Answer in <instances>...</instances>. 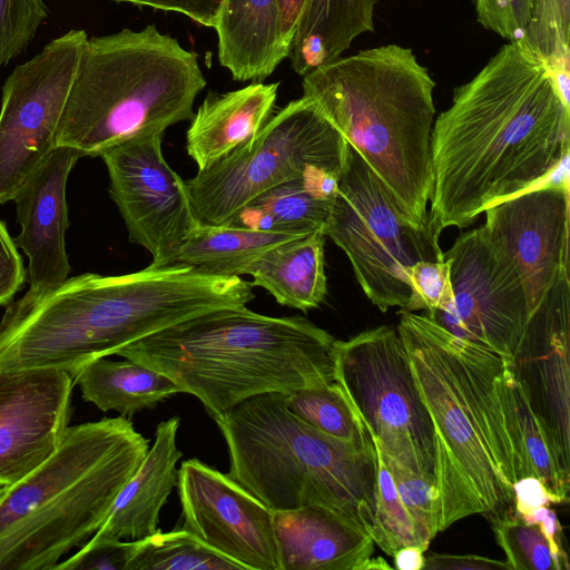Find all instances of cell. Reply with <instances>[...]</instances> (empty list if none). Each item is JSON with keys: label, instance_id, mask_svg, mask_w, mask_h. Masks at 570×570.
Listing matches in <instances>:
<instances>
[{"label": "cell", "instance_id": "9c48e42d", "mask_svg": "<svg viewBox=\"0 0 570 570\" xmlns=\"http://www.w3.org/2000/svg\"><path fill=\"white\" fill-rule=\"evenodd\" d=\"M347 141L307 97L288 102L261 130L186 180L204 225H227L248 203L283 183L338 178Z\"/></svg>", "mask_w": 570, "mask_h": 570}, {"label": "cell", "instance_id": "74e56055", "mask_svg": "<svg viewBox=\"0 0 570 570\" xmlns=\"http://www.w3.org/2000/svg\"><path fill=\"white\" fill-rule=\"evenodd\" d=\"M135 541L92 537L53 570H127Z\"/></svg>", "mask_w": 570, "mask_h": 570}, {"label": "cell", "instance_id": "4316f807", "mask_svg": "<svg viewBox=\"0 0 570 570\" xmlns=\"http://www.w3.org/2000/svg\"><path fill=\"white\" fill-rule=\"evenodd\" d=\"M498 390L507 429L518 456L519 479L533 475L542 481L559 504L568 502L570 472L558 460L524 387L511 370L509 360L501 371Z\"/></svg>", "mask_w": 570, "mask_h": 570}, {"label": "cell", "instance_id": "60d3db41", "mask_svg": "<svg viewBox=\"0 0 570 570\" xmlns=\"http://www.w3.org/2000/svg\"><path fill=\"white\" fill-rule=\"evenodd\" d=\"M513 505L515 513L523 515L541 507L559 504L547 487L538 478L527 475L518 479L513 485Z\"/></svg>", "mask_w": 570, "mask_h": 570}, {"label": "cell", "instance_id": "8fae6325", "mask_svg": "<svg viewBox=\"0 0 570 570\" xmlns=\"http://www.w3.org/2000/svg\"><path fill=\"white\" fill-rule=\"evenodd\" d=\"M335 381L386 455L434 479L433 425L396 328L382 325L336 340Z\"/></svg>", "mask_w": 570, "mask_h": 570}, {"label": "cell", "instance_id": "3957f363", "mask_svg": "<svg viewBox=\"0 0 570 570\" xmlns=\"http://www.w3.org/2000/svg\"><path fill=\"white\" fill-rule=\"evenodd\" d=\"M399 315L396 330L433 425L438 533L473 514H503L519 479L498 390L507 360L454 337L425 313Z\"/></svg>", "mask_w": 570, "mask_h": 570}, {"label": "cell", "instance_id": "d6986e66", "mask_svg": "<svg viewBox=\"0 0 570 570\" xmlns=\"http://www.w3.org/2000/svg\"><path fill=\"white\" fill-rule=\"evenodd\" d=\"M80 157L73 148L56 147L13 198L21 227L13 240L28 257L29 291L51 288L67 279L71 271L65 242L66 188Z\"/></svg>", "mask_w": 570, "mask_h": 570}, {"label": "cell", "instance_id": "9a60e30c", "mask_svg": "<svg viewBox=\"0 0 570 570\" xmlns=\"http://www.w3.org/2000/svg\"><path fill=\"white\" fill-rule=\"evenodd\" d=\"M177 489L183 529L244 570H279L273 511L228 474L189 459Z\"/></svg>", "mask_w": 570, "mask_h": 570}, {"label": "cell", "instance_id": "52a82bcc", "mask_svg": "<svg viewBox=\"0 0 570 570\" xmlns=\"http://www.w3.org/2000/svg\"><path fill=\"white\" fill-rule=\"evenodd\" d=\"M287 395L259 394L213 417L228 448L227 474L272 511L322 505L370 534L377 497L374 444L315 429L291 412Z\"/></svg>", "mask_w": 570, "mask_h": 570}, {"label": "cell", "instance_id": "1f68e13d", "mask_svg": "<svg viewBox=\"0 0 570 570\" xmlns=\"http://www.w3.org/2000/svg\"><path fill=\"white\" fill-rule=\"evenodd\" d=\"M491 523L512 570H569L568 556L551 544L539 524L524 521L512 508Z\"/></svg>", "mask_w": 570, "mask_h": 570}, {"label": "cell", "instance_id": "d590c367", "mask_svg": "<svg viewBox=\"0 0 570 570\" xmlns=\"http://www.w3.org/2000/svg\"><path fill=\"white\" fill-rule=\"evenodd\" d=\"M47 16L42 0H0V67L28 46Z\"/></svg>", "mask_w": 570, "mask_h": 570}, {"label": "cell", "instance_id": "44dd1931", "mask_svg": "<svg viewBox=\"0 0 570 570\" xmlns=\"http://www.w3.org/2000/svg\"><path fill=\"white\" fill-rule=\"evenodd\" d=\"M179 423L177 416L158 423L154 444L92 537L135 541L158 531L159 512L177 487L176 464L183 456L176 444Z\"/></svg>", "mask_w": 570, "mask_h": 570}, {"label": "cell", "instance_id": "5bb4252c", "mask_svg": "<svg viewBox=\"0 0 570 570\" xmlns=\"http://www.w3.org/2000/svg\"><path fill=\"white\" fill-rule=\"evenodd\" d=\"M161 137H136L99 155L129 240L148 250L155 266L174 264L180 246L199 225L185 180L163 156Z\"/></svg>", "mask_w": 570, "mask_h": 570}, {"label": "cell", "instance_id": "277c9868", "mask_svg": "<svg viewBox=\"0 0 570 570\" xmlns=\"http://www.w3.org/2000/svg\"><path fill=\"white\" fill-rule=\"evenodd\" d=\"M335 353L336 340L304 317L240 306L178 322L116 355L167 375L215 417L259 394L334 382Z\"/></svg>", "mask_w": 570, "mask_h": 570}, {"label": "cell", "instance_id": "83f0119b", "mask_svg": "<svg viewBox=\"0 0 570 570\" xmlns=\"http://www.w3.org/2000/svg\"><path fill=\"white\" fill-rule=\"evenodd\" d=\"M73 381L85 401L104 412L116 411L125 417L181 393L167 375L127 358H98L83 367Z\"/></svg>", "mask_w": 570, "mask_h": 570}, {"label": "cell", "instance_id": "ab89813d", "mask_svg": "<svg viewBox=\"0 0 570 570\" xmlns=\"http://www.w3.org/2000/svg\"><path fill=\"white\" fill-rule=\"evenodd\" d=\"M185 14L197 23L215 29L225 0H112Z\"/></svg>", "mask_w": 570, "mask_h": 570}, {"label": "cell", "instance_id": "7c38bea8", "mask_svg": "<svg viewBox=\"0 0 570 570\" xmlns=\"http://www.w3.org/2000/svg\"><path fill=\"white\" fill-rule=\"evenodd\" d=\"M87 39L83 30H70L7 78L0 109V204L13 200L56 148Z\"/></svg>", "mask_w": 570, "mask_h": 570}, {"label": "cell", "instance_id": "603a6c76", "mask_svg": "<svg viewBox=\"0 0 570 570\" xmlns=\"http://www.w3.org/2000/svg\"><path fill=\"white\" fill-rule=\"evenodd\" d=\"M215 30L219 63L236 81H262L288 58L277 0H225Z\"/></svg>", "mask_w": 570, "mask_h": 570}, {"label": "cell", "instance_id": "8992f818", "mask_svg": "<svg viewBox=\"0 0 570 570\" xmlns=\"http://www.w3.org/2000/svg\"><path fill=\"white\" fill-rule=\"evenodd\" d=\"M149 450L125 416L68 426L0 499V570H53L105 522Z\"/></svg>", "mask_w": 570, "mask_h": 570}, {"label": "cell", "instance_id": "8d00e7d4", "mask_svg": "<svg viewBox=\"0 0 570 570\" xmlns=\"http://www.w3.org/2000/svg\"><path fill=\"white\" fill-rule=\"evenodd\" d=\"M411 299L406 311L432 312L451 298L450 271L445 261L417 262L410 272Z\"/></svg>", "mask_w": 570, "mask_h": 570}, {"label": "cell", "instance_id": "5b68a950", "mask_svg": "<svg viewBox=\"0 0 570 570\" xmlns=\"http://www.w3.org/2000/svg\"><path fill=\"white\" fill-rule=\"evenodd\" d=\"M311 99L376 173L415 226L431 222L435 81L413 50L363 49L303 76Z\"/></svg>", "mask_w": 570, "mask_h": 570}, {"label": "cell", "instance_id": "484cf974", "mask_svg": "<svg viewBox=\"0 0 570 570\" xmlns=\"http://www.w3.org/2000/svg\"><path fill=\"white\" fill-rule=\"evenodd\" d=\"M337 178L306 177L277 185L244 206L228 226L305 236L324 229Z\"/></svg>", "mask_w": 570, "mask_h": 570}, {"label": "cell", "instance_id": "ac0fdd59", "mask_svg": "<svg viewBox=\"0 0 570 570\" xmlns=\"http://www.w3.org/2000/svg\"><path fill=\"white\" fill-rule=\"evenodd\" d=\"M73 386L71 374L55 367L0 372V485H13L56 450Z\"/></svg>", "mask_w": 570, "mask_h": 570}, {"label": "cell", "instance_id": "4fadbf2b", "mask_svg": "<svg viewBox=\"0 0 570 570\" xmlns=\"http://www.w3.org/2000/svg\"><path fill=\"white\" fill-rule=\"evenodd\" d=\"M451 298L424 312L454 337L511 360L530 316L524 286L512 264L481 228L461 234L443 253Z\"/></svg>", "mask_w": 570, "mask_h": 570}, {"label": "cell", "instance_id": "6da1fadb", "mask_svg": "<svg viewBox=\"0 0 570 570\" xmlns=\"http://www.w3.org/2000/svg\"><path fill=\"white\" fill-rule=\"evenodd\" d=\"M430 145V218L441 232L463 228L568 163L570 107L533 48L524 39L509 41L454 88Z\"/></svg>", "mask_w": 570, "mask_h": 570}, {"label": "cell", "instance_id": "f1b7e54d", "mask_svg": "<svg viewBox=\"0 0 570 570\" xmlns=\"http://www.w3.org/2000/svg\"><path fill=\"white\" fill-rule=\"evenodd\" d=\"M302 237L285 233L199 224L180 246L174 264L220 276H240L265 252Z\"/></svg>", "mask_w": 570, "mask_h": 570}, {"label": "cell", "instance_id": "f546056e", "mask_svg": "<svg viewBox=\"0 0 570 570\" xmlns=\"http://www.w3.org/2000/svg\"><path fill=\"white\" fill-rule=\"evenodd\" d=\"M127 570H244L190 531H157L135 540Z\"/></svg>", "mask_w": 570, "mask_h": 570}, {"label": "cell", "instance_id": "30bf717a", "mask_svg": "<svg viewBox=\"0 0 570 570\" xmlns=\"http://www.w3.org/2000/svg\"><path fill=\"white\" fill-rule=\"evenodd\" d=\"M323 233L345 253L364 294L381 312L407 309L409 272L415 263L444 261L441 230L432 220L412 224L348 142Z\"/></svg>", "mask_w": 570, "mask_h": 570}, {"label": "cell", "instance_id": "7bdbcfd3", "mask_svg": "<svg viewBox=\"0 0 570 570\" xmlns=\"http://www.w3.org/2000/svg\"><path fill=\"white\" fill-rule=\"evenodd\" d=\"M308 2L309 0H277L282 37L288 49Z\"/></svg>", "mask_w": 570, "mask_h": 570}, {"label": "cell", "instance_id": "836d02e7", "mask_svg": "<svg viewBox=\"0 0 570 570\" xmlns=\"http://www.w3.org/2000/svg\"><path fill=\"white\" fill-rule=\"evenodd\" d=\"M393 478L401 502L413 519L421 543L429 548L436 535L434 518V479L416 473L386 455L373 442Z\"/></svg>", "mask_w": 570, "mask_h": 570}, {"label": "cell", "instance_id": "f6af8a7d", "mask_svg": "<svg viewBox=\"0 0 570 570\" xmlns=\"http://www.w3.org/2000/svg\"><path fill=\"white\" fill-rule=\"evenodd\" d=\"M392 567L381 557L373 558V556L367 559L362 566L361 570H372V569H391Z\"/></svg>", "mask_w": 570, "mask_h": 570}, {"label": "cell", "instance_id": "2e32d148", "mask_svg": "<svg viewBox=\"0 0 570 570\" xmlns=\"http://www.w3.org/2000/svg\"><path fill=\"white\" fill-rule=\"evenodd\" d=\"M484 236L515 268L530 313L569 278V181L535 186L485 209Z\"/></svg>", "mask_w": 570, "mask_h": 570}, {"label": "cell", "instance_id": "d6a6232c", "mask_svg": "<svg viewBox=\"0 0 570 570\" xmlns=\"http://www.w3.org/2000/svg\"><path fill=\"white\" fill-rule=\"evenodd\" d=\"M375 448V446H374ZM377 497L374 527L370 533L374 544L387 556L393 557L401 548L414 546L424 551L415 523L401 502L393 478L379 451Z\"/></svg>", "mask_w": 570, "mask_h": 570}, {"label": "cell", "instance_id": "cb8c5ba5", "mask_svg": "<svg viewBox=\"0 0 570 570\" xmlns=\"http://www.w3.org/2000/svg\"><path fill=\"white\" fill-rule=\"evenodd\" d=\"M324 244L322 230L284 242L259 256L246 274L278 304L307 312L320 306L327 292Z\"/></svg>", "mask_w": 570, "mask_h": 570}, {"label": "cell", "instance_id": "7402d4cb", "mask_svg": "<svg viewBox=\"0 0 570 570\" xmlns=\"http://www.w3.org/2000/svg\"><path fill=\"white\" fill-rule=\"evenodd\" d=\"M279 82H252L225 94L208 92L186 134V150L204 169L255 136L271 118Z\"/></svg>", "mask_w": 570, "mask_h": 570}, {"label": "cell", "instance_id": "d4e9b609", "mask_svg": "<svg viewBox=\"0 0 570 570\" xmlns=\"http://www.w3.org/2000/svg\"><path fill=\"white\" fill-rule=\"evenodd\" d=\"M377 0H309L291 43L292 69L304 76L342 57L355 38L374 30Z\"/></svg>", "mask_w": 570, "mask_h": 570}, {"label": "cell", "instance_id": "f35d334b", "mask_svg": "<svg viewBox=\"0 0 570 570\" xmlns=\"http://www.w3.org/2000/svg\"><path fill=\"white\" fill-rule=\"evenodd\" d=\"M24 281L26 271L18 247L0 220V305L12 302Z\"/></svg>", "mask_w": 570, "mask_h": 570}, {"label": "cell", "instance_id": "ffe728a7", "mask_svg": "<svg viewBox=\"0 0 570 570\" xmlns=\"http://www.w3.org/2000/svg\"><path fill=\"white\" fill-rule=\"evenodd\" d=\"M273 529L279 570H361L374 552L361 524L322 505L273 511Z\"/></svg>", "mask_w": 570, "mask_h": 570}, {"label": "cell", "instance_id": "4dcf8cb0", "mask_svg": "<svg viewBox=\"0 0 570 570\" xmlns=\"http://www.w3.org/2000/svg\"><path fill=\"white\" fill-rule=\"evenodd\" d=\"M287 406L301 420L331 436L362 445L373 443L336 381L288 393Z\"/></svg>", "mask_w": 570, "mask_h": 570}, {"label": "cell", "instance_id": "ba28073f", "mask_svg": "<svg viewBox=\"0 0 570 570\" xmlns=\"http://www.w3.org/2000/svg\"><path fill=\"white\" fill-rule=\"evenodd\" d=\"M206 79L195 51L148 24L88 38L56 136L83 156L190 120Z\"/></svg>", "mask_w": 570, "mask_h": 570}, {"label": "cell", "instance_id": "e575fe53", "mask_svg": "<svg viewBox=\"0 0 570 570\" xmlns=\"http://www.w3.org/2000/svg\"><path fill=\"white\" fill-rule=\"evenodd\" d=\"M523 39L543 60L570 57V0H532Z\"/></svg>", "mask_w": 570, "mask_h": 570}, {"label": "cell", "instance_id": "7a4b0ae2", "mask_svg": "<svg viewBox=\"0 0 570 570\" xmlns=\"http://www.w3.org/2000/svg\"><path fill=\"white\" fill-rule=\"evenodd\" d=\"M252 283L171 264L125 275L85 273L10 302L0 320V372L91 362L210 311L246 306Z\"/></svg>", "mask_w": 570, "mask_h": 570}, {"label": "cell", "instance_id": "b9f144b4", "mask_svg": "<svg viewBox=\"0 0 570 570\" xmlns=\"http://www.w3.org/2000/svg\"><path fill=\"white\" fill-rule=\"evenodd\" d=\"M423 570H512L507 561L476 554L430 553Z\"/></svg>", "mask_w": 570, "mask_h": 570}, {"label": "cell", "instance_id": "ee69618b", "mask_svg": "<svg viewBox=\"0 0 570 570\" xmlns=\"http://www.w3.org/2000/svg\"><path fill=\"white\" fill-rule=\"evenodd\" d=\"M425 551L420 547L409 546L397 550L394 556L395 568L399 570H422Z\"/></svg>", "mask_w": 570, "mask_h": 570}, {"label": "cell", "instance_id": "bcb514c9", "mask_svg": "<svg viewBox=\"0 0 570 570\" xmlns=\"http://www.w3.org/2000/svg\"><path fill=\"white\" fill-rule=\"evenodd\" d=\"M7 489V487L0 485V499L2 498Z\"/></svg>", "mask_w": 570, "mask_h": 570}, {"label": "cell", "instance_id": "e0dca14e", "mask_svg": "<svg viewBox=\"0 0 570 570\" xmlns=\"http://www.w3.org/2000/svg\"><path fill=\"white\" fill-rule=\"evenodd\" d=\"M570 279L553 285L530 313L511 360L562 468L570 472Z\"/></svg>", "mask_w": 570, "mask_h": 570}]
</instances>
